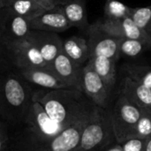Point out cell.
Segmentation results:
<instances>
[{"mask_svg": "<svg viewBox=\"0 0 151 151\" xmlns=\"http://www.w3.org/2000/svg\"><path fill=\"white\" fill-rule=\"evenodd\" d=\"M123 151H145L147 140L141 138H129L119 143Z\"/></svg>", "mask_w": 151, "mask_h": 151, "instance_id": "cell-26", "label": "cell"}, {"mask_svg": "<svg viewBox=\"0 0 151 151\" xmlns=\"http://www.w3.org/2000/svg\"><path fill=\"white\" fill-rule=\"evenodd\" d=\"M30 27L33 30L59 33L68 30L72 27L64 14L61 6L57 5L30 20Z\"/></svg>", "mask_w": 151, "mask_h": 151, "instance_id": "cell-14", "label": "cell"}, {"mask_svg": "<svg viewBox=\"0 0 151 151\" xmlns=\"http://www.w3.org/2000/svg\"><path fill=\"white\" fill-rule=\"evenodd\" d=\"M114 140L110 111L96 107L87 119L80 143L73 151H98Z\"/></svg>", "mask_w": 151, "mask_h": 151, "instance_id": "cell-3", "label": "cell"}, {"mask_svg": "<svg viewBox=\"0 0 151 151\" xmlns=\"http://www.w3.org/2000/svg\"><path fill=\"white\" fill-rule=\"evenodd\" d=\"M120 94L141 109L151 110V88H150L126 77L122 81Z\"/></svg>", "mask_w": 151, "mask_h": 151, "instance_id": "cell-16", "label": "cell"}, {"mask_svg": "<svg viewBox=\"0 0 151 151\" xmlns=\"http://www.w3.org/2000/svg\"><path fill=\"white\" fill-rule=\"evenodd\" d=\"M26 38L38 49L48 65L63 50V40L58 33L31 29Z\"/></svg>", "mask_w": 151, "mask_h": 151, "instance_id": "cell-12", "label": "cell"}, {"mask_svg": "<svg viewBox=\"0 0 151 151\" xmlns=\"http://www.w3.org/2000/svg\"><path fill=\"white\" fill-rule=\"evenodd\" d=\"M75 64L83 66L90 59L88 41L80 36H71L63 41L62 50Z\"/></svg>", "mask_w": 151, "mask_h": 151, "instance_id": "cell-17", "label": "cell"}, {"mask_svg": "<svg viewBox=\"0 0 151 151\" xmlns=\"http://www.w3.org/2000/svg\"><path fill=\"white\" fill-rule=\"evenodd\" d=\"M36 89L14 69L0 72V119L22 125L34 102Z\"/></svg>", "mask_w": 151, "mask_h": 151, "instance_id": "cell-2", "label": "cell"}, {"mask_svg": "<svg viewBox=\"0 0 151 151\" xmlns=\"http://www.w3.org/2000/svg\"><path fill=\"white\" fill-rule=\"evenodd\" d=\"M0 72H1V71H0Z\"/></svg>", "mask_w": 151, "mask_h": 151, "instance_id": "cell-34", "label": "cell"}, {"mask_svg": "<svg viewBox=\"0 0 151 151\" xmlns=\"http://www.w3.org/2000/svg\"><path fill=\"white\" fill-rule=\"evenodd\" d=\"M12 0H0V9L4 7V6H8L10 4Z\"/></svg>", "mask_w": 151, "mask_h": 151, "instance_id": "cell-31", "label": "cell"}, {"mask_svg": "<svg viewBox=\"0 0 151 151\" xmlns=\"http://www.w3.org/2000/svg\"><path fill=\"white\" fill-rule=\"evenodd\" d=\"M19 75L32 85L42 89H60L69 88L62 82L49 67H32L16 70Z\"/></svg>", "mask_w": 151, "mask_h": 151, "instance_id": "cell-15", "label": "cell"}, {"mask_svg": "<svg viewBox=\"0 0 151 151\" xmlns=\"http://www.w3.org/2000/svg\"><path fill=\"white\" fill-rule=\"evenodd\" d=\"M67 1H69V0H55L57 5H61V4H63L66 3Z\"/></svg>", "mask_w": 151, "mask_h": 151, "instance_id": "cell-33", "label": "cell"}, {"mask_svg": "<svg viewBox=\"0 0 151 151\" xmlns=\"http://www.w3.org/2000/svg\"><path fill=\"white\" fill-rule=\"evenodd\" d=\"M88 63L92 66L111 92L117 81L116 61L105 57H96L91 58Z\"/></svg>", "mask_w": 151, "mask_h": 151, "instance_id": "cell-19", "label": "cell"}, {"mask_svg": "<svg viewBox=\"0 0 151 151\" xmlns=\"http://www.w3.org/2000/svg\"><path fill=\"white\" fill-rule=\"evenodd\" d=\"M71 27L87 30L90 26L88 21L85 0H69L60 5Z\"/></svg>", "mask_w": 151, "mask_h": 151, "instance_id": "cell-18", "label": "cell"}, {"mask_svg": "<svg viewBox=\"0 0 151 151\" xmlns=\"http://www.w3.org/2000/svg\"><path fill=\"white\" fill-rule=\"evenodd\" d=\"M22 126L24 127L21 132L17 133L14 138L11 137V140L24 142H42L53 138L64 129L53 121L42 104L35 100Z\"/></svg>", "mask_w": 151, "mask_h": 151, "instance_id": "cell-4", "label": "cell"}, {"mask_svg": "<svg viewBox=\"0 0 151 151\" xmlns=\"http://www.w3.org/2000/svg\"><path fill=\"white\" fill-rule=\"evenodd\" d=\"M87 33L90 58L105 57L117 62L120 57L119 38L106 33L101 27L99 21L90 25Z\"/></svg>", "mask_w": 151, "mask_h": 151, "instance_id": "cell-8", "label": "cell"}, {"mask_svg": "<svg viewBox=\"0 0 151 151\" xmlns=\"http://www.w3.org/2000/svg\"><path fill=\"white\" fill-rule=\"evenodd\" d=\"M8 125L0 119V151H12Z\"/></svg>", "mask_w": 151, "mask_h": 151, "instance_id": "cell-27", "label": "cell"}, {"mask_svg": "<svg viewBox=\"0 0 151 151\" xmlns=\"http://www.w3.org/2000/svg\"><path fill=\"white\" fill-rule=\"evenodd\" d=\"M7 58L10 69L49 67L38 49L27 38L7 42Z\"/></svg>", "mask_w": 151, "mask_h": 151, "instance_id": "cell-7", "label": "cell"}, {"mask_svg": "<svg viewBox=\"0 0 151 151\" xmlns=\"http://www.w3.org/2000/svg\"><path fill=\"white\" fill-rule=\"evenodd\" d=\"M122 69L127 74V77L151 88V66L126 64L123 65Z\"/></svg>", "mask_w": 151, "mask_h": 151, "instance_id": "cell-21", "label": "cell"}, {"mask_svg": "<svg viewBox=\"0 0 151 151\" xmlns=\"http://www.w3.org/2000/svg\"><path fill=\"white\" fill-rule=\"evenodd\" d=\"M146 48H150V46L142 41L135 40V39L119 38L120 55L134 58L140 55Z\"/></svg>", "mask_w": 151, "mask_h": 151, "instance_id": "cell-24", "label": "cell"}, {"mask_svg": "<svg viewBox=\"0 0 151 151\" xmlns=\"http://www.w3.org/2000/svg\"><path fill=\"white\" fill-rule=\"evenodd\" d=\"M94 111V110H93ZM91 114V113H90ZM89 114V115H90ZM89 115L64 128L53 138L42 142H24L11 140L12 151H73L79 145L81 133Z\"/></svg>", "mask_w": 151, "mask_h": 151, "instance_id": "cell-5", "label": "cell"}, {"mask_svg": "<svg viewBox=\"0 0 151 151\" xmlns=\"http://www.w3.org/2000/svg\"><path fill=\"white\" fill-rule=\"evenodd\" d=\"M105 151H123V150H122L121 145H120L119 143H117L116 145H114V146L109 148L108 150H106Z\"/></svg>", "mask_w": 151, "mask_h": 151, "instance_id": "cell-30", "label": "cell"}, {"mask_svg": "<svg viewBox=\"0 0 151 151\" xmlns=\"http://www.w3.org/2000/svg\"><path fill=\"white\" fill-rule=\"evenodd\" d=\"M82 67L71 60L63 51L49 65V68L69 88L78 90H80L81 87Z\"/></svg>", "mask_w": 151, "mask_h": 151, "instance_id": "cell-13", "label": "cell"}, {"mask_svg": "<svg viewBox=\"0 0 151 151\" xmlns=\"http://www.w3.org/2000/svg\"><path fill=\"white\" fill-rule=\"evenodd\" d=\"M0 31L5 42L25 39L31 31L30 20L4 6L0 9Z\"/></svg>", "mask_w": 151, "mask_h": 151, "instance_id": "cell-10", "label": "cell"}, {"mask_svg": "<svg viewBox=\"0 0 151 151\" xmlns=\"http://www.w3.org/2000/svg\"><path fill=\"white\" fill-rule=\"evenodd\" d=\"M145 151H151V137L150 139L147 140V144H146Z\"/></svg>", "mask_w": 151, "mask_h": 151, "instance_id": "cell-32", "label": "cell"}, {"mask_svg": "<svg viewBox=\"0 0 151 151\" xmlns=\"http://www.w3.org/2000/svg\"><path fill=\"white\" fill-rule=\"evenodd\" d=\"M151 137V110L142 109L141 117L135 125L129 138L148 140ZM128 138V139H129Z\"/></svg>", "mask_w": 151, "mask_h": 151, "instance_id": "cell-23", "label": "cell"}, {"mask_svg": "<svg viewBox=\"0 0 151 151\" xmlns=\"http://www.w3.org/2000/svg\"><path fill=\"white\" fill-rule=\"evenodd\" d=\"M10 66L7 58V42L4 41L0 31V71L9 70Z\"/></svg>", "mask_w": 151, "mask_h": 151, "instance_id": "cell-28", "label": "cell"}, {"mask_svg": "<svg viewBox=\"0 0 151 151\" xmlns=\"http://www.w3.org/2000/svg\"><path fill=\"white\" fill-rule=\"evenodd\" d=\"M14 12L28 20L42 14L46 10L32 0H12L8 5Z\"/></svg>", "mask_w": 151, "mask_h": 151, "instance_id": "cell-20", "label": "cell"}, {"mask_svg": "<svg viewBox=\"0 0 151 151\" xmlns=\"http://www.w3.org/2000/svg\"><path fill=\"white\" fill-rule=\"evenodd\" d=\"M34 100L40 103L50 118L63 128L88 117L96 107L75 88L36 89Z\"/></svg>", "mask_w": 151, "mask_h": 151, "instance_id": "cell-1", "label": "cell"}, {"mask_svg": "<svg viewBox=\"0 0 151 151\" xmlns=\"http://www.w3.org/2000/svg\"><path fill=\"white\" fill-rule=\"evenodd\" d=\"M131 18L139 27L151 36V5L134 8Z\"/></svg>", "mask_w": 151, "mask_h": 151, "instance_id": "cell-25", "label": "cell"}, {"mask_svg": "<svg viewBox=\"0 0 151 151\" xmlns=\"http://www.w3.org/2000/svg\"><path fill=\"white\" fill-rule=\"evenodd\" d=\"M99 23L106 33L115 37L140 40L146 42L151 49V36L139 27L130 17L120 19H106Z\"/></svg>", "mask_w": 151, "mask_h": 151, "instance_id": "cell-11", "label": "cell"}, {"mask_svg": "<svg viewBox=\"0 0 151 151\" xmlns=\"http://www.w3.org/2000/svg\"><path fill=\"white\" fill-rule=\"evenodd\" d=\"M80 90L95 106L107 110L111 92L88 63L82 67Z\"/></svg>", "mask_w": 151, "mask_h": 151, "instance_id": "cell-9", "label": "cell"}, {"mask_svg": "<svg viewBox=\"0 0 151 151\" xmlns=\"http://www.w3.org/2000/svg\"><path fill=\"white\" fill-rule=\"evenodd\" d=\"M104 15L109 19H120L132 16L134 8L118 0H106L104 4Z\"/></svg>", "mask_w": 151, "mask_h": 151, "instance_id": "cell-22", "label": "cell"}, {"mask_svg": "<svg viewBox=\"0 0 151 151\" xmlns=\"http://www.w3.org/2000/svg\"><path fill=\"white\" fill-rule=\"evenodd\" d=\"M32 1L37 3L39 5L43 7L46 11L50 10V9L54 8L55 6H57L55 0H32Z\"/></svg>", "mask_w": 151, "mask_h": 151, "instance_id": "cell-29", "label": "cell"}, {"mask_svg": "<svg viewBox=\"0 0 151 151\" xmlns=\"http://www.w3.org/2000/svg\"><path fill=\"white\" fill-rule=\"evenodd\" d=\"M142 113V109L120 94L110 111L111 125L117 143L129 138Z\"/></svg>", "mask_w": 151, "mask_h": 151, "instance_id": "cell-6", "label": "cell"}]
</instances>
